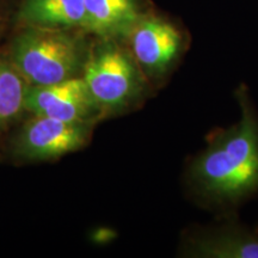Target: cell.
I'll return each instance as SVG.
<instances>
[{
  "instance_id": "8992f818",
  "label": "cell",
  "mask_w": 258,
  "mask_h": 258,
  "mask_svg": "<svg viewBox=\"0 0 258 258\" xmlns=\"http://www.w3.org/2000/svg\"><path fill=\"white\" fill-rule=\"evenodd\" d=\"M84 122L36 116L22 132L19 152L29 159H49L79 150L88 139Z\"/></svg>"
},
{
  "instance_id": "3957f363",
  "label": "cell",
  "mask_w": 258,
  "mask_h": 258,
  "mask_svg": "<svg viewBox=\"0 0 258 258\" xmlns=\"http://www.w3.org/2000/svg\"><path fill=\"white\" fill-rule=\"evenodd\" d=\"M84 80L98 108L122 110L143 91L134 57L108 42L93 51L85 64Z\"/></svg>"
},
{
  "instance_id": "5b68a950",
  "label": "cell",
  "mask_w": 258,
  "mask_h": 258,
  "mask_svg": "<svg viewBox=\"0 0 258 258\" xmlns=\"http://www.w3.org/2000/svg\"><path fill=\"white\" fill-rule=\"evenodd\" d=\"M98 108L84 78H70L43 86H29L25 109L36 116L83 122Z\"/></svg>"
},
{
  "instance_id": "7a4b0ae2",
  "label": "cell",
  "mask_w": 258,
  "mask_h": 258,
  "mask_svg": "<svg viewBox=\"0 0 258 258\" xmlns=\"http://www.w3.org/2000/svg\"><path fill=\"white\" fill-rule=\"evenodd\" d=\"M12 63L30 85H50L73 78L82 51L78 41L62 30L30 27L14 42Z\"/></svg>"
},
{
  "instance_id": "30bf717a",
  "label": "cell",
  "mask_w": 258,
  "mask_h": 258,
  "mask_svg": "<svg viewBox=\"0 0 258 258\" xmlns=\"http://www.w3.org/2000/svg\"><path fill=\"white\" fill-rule=\"evenodd\" d=\"M29 86L14 63L0 61V127L25 109Z\"/></svg>"
},
{
  "instance_id": "277c9868",
  "label": "cell",
  "mask_w": 258,
  "mask_h": 258,
  "mask_svg": "<svg viewBox=\"0 0 258 258\" xmlns=\"http://www.w3.org/2000/svg\"><path fill=\"white\" fill-rule=\"evenodd\" d=\"M128 38L135 62L147 76L157 79L173 70L186 48L182 29L160 16H143Z\"/></svg>"
},
{
  "instance_id": "52a82bcc",
  "label": "cell",
  "mask_w": 258,
  "mask_h": 258,
  "mask_svg": "<svg viewBox=\"0 0 258 258\" xmlns=\"http://www.w3.org/2000/svg\"><path fill=\"white\" fill-rule=\"evenodd\" d=\"M182 253L201 258H258V233L230 224L201 228L185 235Z\"/></svg>"
},
{
  "instance_id": "ba28073f",
  "label": "cell",
  "mask_w": 258,
  "mask_h": 258,
  "mask_svg": "<svg viewBox=\"0 0 258 258\" xmlns=\"http://www.w3.org/2000/svg\"><path fill=\"white\" fill-rule=\"evenodd\" d=\"M85 29L104 40L128 37L143 17L138 0H84Z\"/></svg>"
},
{
  "instance_id": "6da1fadb",
  "label": "cell",
  "mask_w": 258,
  "mask_h": 258,
  "mask_svg": "<svg viewBox=\"0 0 258 258\" xmlns=\"http://www.w3.org/2000/svg\"><path fill=\"white\" fill-rule=\"evenodd\" d=\"M238 104V121L213 137L186 171L192 196L209 207H232L258 192V114L243 89Z\"/></svg>"
},
{
  "instance_id": "9c48e42d",
  "label": "cell",
  "mask_w": 258,
  "mask_h": 258,
  "mask_svg": "<svg viewBox=\"0 0 258 258\" xmlns=\"http://www.w3.org/2000/svg\"><path fill=\"white\" fill-rule=\"evenodd\" d=\"M19 17L34 28L63 30L86 25L84 0H25Z\"/></svg>"
},
{
  "instance_id": "8fae6325",
  "label": "cell",
  "mask_w": 258,
  "mask_h": 258,
  "mask_svg": "<svg viewBox=\"0 0 258 258\" xmlns=\"http://www.w3.org/2000/svg\"><path fill=\"white\" fill-rule=\"evenodd\" d=\"M257 233H258V230H257Z\"/></svg>"
}]
</instances>
